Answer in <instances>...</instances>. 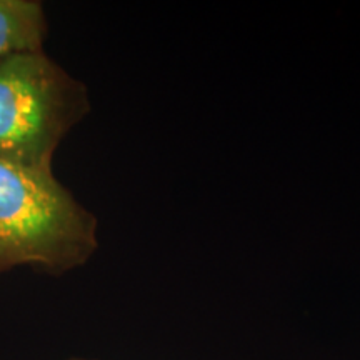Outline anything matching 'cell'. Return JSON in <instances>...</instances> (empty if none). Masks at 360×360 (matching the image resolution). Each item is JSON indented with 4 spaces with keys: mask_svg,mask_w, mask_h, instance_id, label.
<instances>
[{
    "mask_svg": "<svg viewBox=\"0 0 360 360\" xmlns=\"http://www.w3.org/2000/svg\"><path fill=\"white\" fill-rule=\"evenodd\" d=\"M97 245V219L52 172L0 160V274L30 265L60 276Z\"/></svg>",
    "mask_w": 360,
    "mask_h": 360,
    "instance_id": "obj_1",
    "label": "cell"
},
{
    "mask_svg": "<svg viewBox=\"0 0 360 360\" xmlns=\"http://www.w3.org/2000/svg\"><path fill=\"white\" fill-rule=\"evenodd\" d=\"M87 112L85 85L42 49L0 58V160L52 172L53 152Z\"/></svg>",
    "mask_w": 360,
    "mask_h": 360,
    "instance_id": "obj_2",
    "label": "cell"
},
{
    "mask_svg": "<svg viewBox=\"0 0 360 360\" xmlns=\"http://www.w3.org/2000/svg\"><path fill=\"white\" fill-rule=\"evenodd\" d=\"M47 24L40 2L0 0V58L42 49Z\"/></svg>",
    "mask_w": 360,
    "mask_h": 360,
    "instance_id": "obj_3",
    "label": "cell"
},
{
    "mask_svg": "<svg viewBox=\"0 0 360 360\" xmlns=\"http://www.w3.org/2000/svg\"><path fill=\"white\" fill-rule=\"evenodd\" d=\"M70 360H85V359H70Z\"/></svg>",
    "mask_w": 360,
    "mask_h": 360,
    "instance_id": "obj_4",
    "label": "cell"
}]
</instances>
